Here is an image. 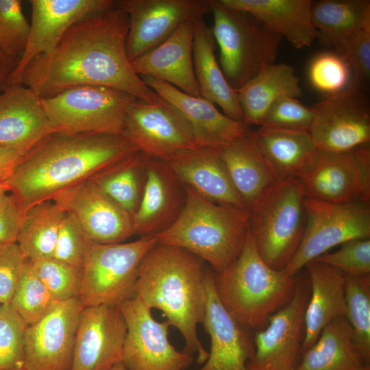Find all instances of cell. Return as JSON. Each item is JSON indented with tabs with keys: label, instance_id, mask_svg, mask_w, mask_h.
I'll return each instance as SVG.
<instances>
[{
	"label": "cell",
	"instance_id": "6da1fadb",
	"mask_svg": "<svg viewBox=\"0 0 370 370\" xmlns=\"http://www.w3.org/2000/svg\"><path fill=\"white\" fill-rule=\"evenodd\" d=\"M129 18L114 8L72 25L54 49L34 59L21 84L40 98L80 86H102L148 103L160 97L134 71L126 49Z\"/></svg>",
	"mask_w": 370,
	"mask_h": 370
},
{
	"label": "cell",
	"instance_id": "7a4b0ae2",
	"mask_svg": "<svg viewBox=\"0 0 370 370\" xmlns=\"http://www.w3.org/2000/svg\"><path fill=\"white\" fill-rule=\"evenodd\" d=\"M138 149L122 136L53 132L23 157L9 178L23 214L92 179Z\"/></svg>",
	"mask_w": 370,
	"mask_h": 370
},
{
	"label": "cell",
	"instance_id": "3957f363",
	"mask_svg": "<svg viewBox=\"0 0 370 370\" xmlns=\"http://www.w3.org/2000/svg\"><path fill=\"white\" fill-rule=\"evenodd\" d=\"M204 261L179 247L157 243L143 258L138 270L134 296L150 309L161 310L170 326L182 334L185 352L197 353V362L209 355L197 336L205 314Z\"/></svg>",
	"mask_w": 370,
	"mask_h": 370
},
{
	"label": "cell",
	"instance_id": "277c9868",
	"mask_svg": "<svg viewBox=\"0 0 370 370\" xmlns=\"http://www.w3.org/2000/svg\"><path fill=\"white\" fill-rule=\"evenodd\" d=\"M186 200L175 221L154 236L159 244L184 249L207 262L216 273L238 256L249 232L246 209L208 200L184 186Z\"/></svg>",
	"mask_w": 370,
	"mask_h": 370
},
{
	"label": "cell",
	"instance_id": "5b68a950",
	"mask_svg": "<svg viewBox=\"0 0 370 370\" xmlns=\"http://www.w3.org/2000/svg\"><path fill=\"white\" fill-rule=\"evenodd\" d=\"M295 281L296 275L288 276L264 262L249 231L236 258L214 273L215 291L226 311L243 327L259 330L291 300Z\"/></svg>",
	"mask_w": 370,
	"mask_h": 370
},
{
	"label": "cell",
	"instance_id": "8992f818",
	"mask_svg": "<svg viewBox=\"0 0 370 370\" xmlns=\"http://www.w3.org/2000/svg\"><path fill=\"white\" fill-rule=\"evenodd\" d=\"M304 198L299 179H280L247 210L256 247L275 270L287 267L301 244L306 227Z\"/></svg>",
	"mask_w": 370,
	"mask_h": 370
},
{
	"label": "cell",
	"instance_id": "52a82bcc",
	"mask_svg": "<svg viewBox=\"0 0 370 370\" xmlns=\"http://www.w3.org/2000/svg\"><path fill=\"white\" fill-rule=\"evenodd\" d=\"M211 28L219 50V63L231 87H242L275 62L282 38L251 15L212 1Z\"/></svg>",
	"mask_w": 370,
	"mask_h": 370
},
{
	"label": "cell",
	"instance_id": "ba28073f",
	"mask_svg": "<svg viewBox=\"0 0 370 370\" xmlns=\"http://www.w3.org/2000/svg\"><path fill=\"white\" fill-rule=\"evenodd\" d=\"M157 243L154 236L112 244L86 238L78 295L82 307L119 306L134 297L139 265Z\"/></svg>",
	"mask_w": 370,
	"mask_h": 370
},
{
	"label": "cell",
	"instance_id": "9c48e42d",
	"mask_svg": "<svg viewBox=\"0 0 370 370\" xmlns=\"http://www.w3.org/2000/svg\"><path fill=\"white\" fill-rule=\"evenodd\" d=\"M138 99L115 88L80 86L40 98L55 132L122 136L130 106Z\"/></svg>",
	"mask_w": 370,
	"mask_h": 370
},
{
	"label": "cell",
	"instance_id": "30bf717a",
	"mask_svg": "<svg viewBox=\"0 0 370 370\" xmlns=\"http://www.w3.org/2000/svg\"><path fill=\"white\" fill-rule=\"evenodd\" d=\"M304 204V236L294 258L283 271L291 277L334 246L370 237V204H334L306 197Z\"/></svg>",
	"mask_w": 370,
	"mask_h": 370
},
{
	"label": "cell",
	"instance_id": "8fae6325",
	"mask_svg": "<svg viewBox=\"0 0 370 370\" xmlns=\"http://www.w3.org/2000/svg\"><path fill=\"white\" fill-rule=\"evenodd\" d=\"M310 293L308 274L296 275L292 298L256 332L249 370H297L305 332V311Z\"/></svg>",
	"mask_w": 370,
	"mask_h": 370
},
{
	"label": "cell",
	"instance_id": "7c38bea8",
	"mask_svg": "<svg viewBox=\"0 0 370 370\" xmlns=\"http://www.w3.org/2000/svg\"><path fill=\"white\" fill-rule=\"evenodd\" d=\"M119 306L127 325L121 360L127 370H184L193 362L192 354L170 343L167 321H156L140 299L134 296Z\"/></svg>",
	"mask_w": 370,
	"mask_h": 370
},
{
	"label": "cell",
	"instance_id": "4fadbf2b",
	"mask_svg": "<svg viewBox=\"0 0 370 370\" xmlns=\"http://www.w3.org/2000/svg\"><path fill=\"white\" fill-rule=\"evenodd\" d=\"M304 197L334 204H370V147L343 152L319 151L300 179Z\"/></svg>",
	"mask_w": 370,
	"mask_h": 370
},
{
	"label": "cell",
	"instance_id": "5bb4252c",
	"mask_svg": "<svg viewBox=\"0 0 370 370\" xmlns=\"http://www.w3.org/2000/svg\"><path fill=\"white\" fill-rule=\"evenodd\" d=\"M138 151L167 161L182 150L197 147L190 125L173 104L137 99L130 108L122 134Z\"/></svg>",
	"mask_w": 370,
	"mask_h": 370
},
{
	"label": "cell",
	"instance_id": "9a60e30c",
	"mask_svg": "<svg viewBox=\"0 0 370 370\" xmlns=\"http://www.w3.org/2000/svg\"><path fill=\"white\" fill-rule=\"evenodd\" d=\"M311 108L309 132L319 151L343 152L369 145L370 110L361 89L351 85Z\"/></svg>",
	"mask_w": 370,
	"mask_h": 370
},
{
	"label": "cell",
	"instance_id": "2e32d148",
	"mask_svg": "<svg viewBox=\"0 0 370 370\" xmlns=\"http://www.w3.org/2000/svg\"><path fill=\"white\" fill-rule=\"evenodd\" d=\"M212 1H115V7L129 18L126 49L130 60L160 45L183 23L211 12Z\"/></svg>",
	"mask_w": 370,
	"mask_h": 370
},
{
	"label": "cell",
	"instance_id": "e0dca14e",
	"mask_svg": "<svg viewBox=\"0 0 370 370\" xmlns=\"http://www.w3.org/2000/svg\"><path fill=\"white\" fill-rule=\"evenodd\" d=\"M83 307L78 297L60 301L37 322L27 325L23 345L26 370H71Z\"/></svg>",
	"mask_w": 370,
	"mask_h": 370
},
{
	"label": "cell",
	"instance_id": "ac0fdd59",
	"mask_svg": "<svg viewBox=\"0 0 370 370\" xmlns=\"http://www.w3.org/2000/svg\"><path fill=\"white\" fill-rule=\"evenodd\" d=\"M32 22L25 51L9 76L8 85L21 84L28 64L52 51L75 23L115 6L114 0H31Z\"/></svg>",
	"mask_w": 370,
	"mask_h": 370
},
{
	"label": "cell",
	"instance_id": "d6986e66",
	"mask_svg": "<svg viewBox=\"0 0 370 370\" xmlns=\"http://www.w3.org/2000/svg\"><path fill=\"white\" fill-rule=\"evenodd\" d=\"M127 334L119 306L82 308L71 370H108L121 362Z\"/></svg>",
	"mask_w": 370,
	"mask_h": 370
},
{
	"label": "cell",
	"instance_id": "ffe728a7",
	"mask_svg": "<svg viewBox=\"0 0 370 370\" xmlns=\"http://www.w3.org/2000/svg\"><path fill=\"white\" fill-rule=\"evenodd\" d=\"M52 201L71 214L86 237L94 242L119 243L134 235L132 217L92 180L61 193Z\"/></svg>",
	"mask_w": 370,
	"mask_h": 370
},
{
	"label": "cell",
	"instance_id": "44dd1931",
	"mask_svg": "<svg viewBox=\"0 0 370 370\" xmlns=\"http://www.w3.org/2000/svg\"><path fill=\"white\" fill-rule=\"evenodd\" d=\"M186 200L184 185L165 161L148 157L138 206L132 215L134 235L156 236L180 214Z\"/></svg>",
	"mask_w": 370,
	"mask_h": 370
},
{
	"label": "cell",
	"instance_id": "7402d4cb",
	"mask_svg": "<svg viewBox=\"0 0 370 370\" xmlns=\"http://www.w3.org/2000/svg\"><path fill=\"white\" fill-rule=\"evenodd\" d=\"M203 321L210 338V350L198 370H249L254 347L245 330L220 302L214 288V273L207 269Z\"/></svg>",
	"mask_w": 370,
	"mask_h": 370
},
{
	"label": "cell",
	"instance_id": "603a6c76",
	"mask_svg": "<svg viewBox=\"0 0 370 370\" xmlns=\"http://www.w3.org/2000/svg\"><path fill=\"white\" fill-rule=\"evenodd\" d=\"M221 149V147L187 149L175 153L166 162L184 186L208 200L246 209L230 178Z\"/></svg>",
	"mask_w": 370,
	"mask_h": 370
},
{
	"label": "cell",
	"instance_id": "cb8c5ba5",
	"mask_svg": "<svg viewBox=\"0 0 370 370\" xmlns=\"http://www.w3.org/2000/svg\"><path fill=\"white\" fill-rule=\"evenodd\" d=\"M145 84L159 97L175 106L185 116L197 147H223L238 139L249 129L233 120L201 97L188 95L164 81L141 76Z\"/></svg>",
	"mask_w": 370,
	"mask_h": 370
},
{
	"label": "cell",
	"instance_id": "d4e9b609",
	"mask_svg": "<svg viewBox=\"0 0 370 370\" xmlns=\"http://www.w3.org/2000/svg\"><path fill=\"white\" fill-rule=\"evenodd\" d=\"M193 21L181 24L163 42L131 62L135 73L164 81L181 91L201 97L193 58Z\"/></svg>",
	"mask_w": 370,
	"mask_h": 370
},
{
	"label": "cell",
	"instance_id": "484cf974",
	"mask_svg": "<svg viewBox=\"0 0 370 370\" xmlns=\"http://www.w3.org/2000/svg\"><path fill=\"white\" fill-rule=\"evenodd\" d=\"M53 132L40 97L32 89L17 84L0 92V145L29 151Z\"/></svg>",
	"mask_w": 370,
	"mask_h": 370
},
{
	"label": "cell",
	"instance_id": "4316f807",
	"mask_svg": "<svg viewBox=\"0 0 370 370\" xmlns=\"http://www.w3.org/2000/svg\"><path fill=\"white\" fill-rule=\"evenodd\" d=\"M230 9L247 13L293 47L311 46L317 33L311 16L312 0H219Z\"/></svg>",
	"mask_w": 370,
	"mask_h": 370
},
{
	"label": "cell",
	"instance_id": "83f0119b",
	"mask_svg": "<svg viewBox=\"0 0 370 370\" xmlns=\"http://www.w3.org/2000/svg\"><path fill=\"white\" fill-rule=\"evenodd\" d=\"M310 293L305 311V332L301 354L317 341L323 328L345 317V275L338 269L312 260L305 267Z\"/></svg>",
	"mask_w": 370,
	"mask_h": 370
},
{
	"label": "cell",
	"instance_id": "f1b7e54d",
	"mask_svg": "<svg viewBox=\"0 0 370 370\" xmlns=\"http://www.w3.org/2000/svg\"><path fill=\"white\" fill-rule=\"evenodd\" d=\"M221 151L230 178L247 210L280 180L249 127L242 136L221 147Z\"/></svg>",
	"mask_w": 370,
	"mask_h": 370
},
{
	"label": "cell",
	"instance_id": "f546056e",
	"mask_svg": "<svg viewBox=\"0 0 370 370\" xmlns=\"http://www.w3.org/2000/svg\"><path fill=\"white\" fill-rule=\"evenodd\" d=\"M214 49L215 41L211 28L203 18L194 20L193 58L200 96L219 106L229 118L243 123L237 93L227 82Z\"/></svg>",
	"mask_w": 370,
	"mask_h": 370
},
{
	"label": "cell",
	"instance_id": "4dcf8cb0",
	"mask_svg": "<svg viewBox=\"0 0 370 370\" xmlns=\"http://www.w3.org/2000/svg\"><path fill=\"white\" fill-rule=\"evenodd\" d=\"M254 136L280 179H300L319 153L309 132L262 125L254 131Z\"/></svg>",
	"mask_w": 370,
	"mask_h": 370
},
{
	"label": "cell",
	"instance_id": "1f68e13d",
	"mask_svg": "<svg viewBox=\"0 0 370 370\" xmlns=\"http://www.w3.org/2000/svg\"><path fill=\"white\" fill-rule=\"evenodd\" d=\"M247 126H261L271 106L283 97L302 95L299 79L293 68L282 63H272L236 90Z\"/></svg>",
	"mask_w": 370,
	"mask_h": 370
},
{
	"label": "cell",
	"instance_id": "d6a6232c",
	"mask_svg": "<svg viewBox=\"0 0 370 370\" xmlns=\"http://www.w3.org/2000/svg\"><path fill=\"white\" fill-rule=\"evenodd\" d=\"M311 16L317 38L334 47L338 53L352 38L370 25V1H312Z\"/></svg>",
	"mask_w": 370,
	"mask_h": 370
},
{
	"label": "cell",
	"instance_id": "836d02e7",
	"mask_svg": "<svg viewBox=\"0 0 370 370\" xmlns=\"http://www.w3.org/2000/svg\"><path fill=\"white\" fill-rule=\"evenodd\" d=\"M302 355L297 370H363L367 365L354 342L352 329L345 317L326 325Z\"/></svg>",
	"mask_w": 370,
	"mask_h": 370
},
{
	"label": "cell",
	"instance_id": "e575fe53",
	"mask_svg": "<svg viewBox=\"0 0 370 370\" xmlns=\"http://www.w3.org/2000/svg\"><path fill=\"white\" fill-rule=\"evenodd\" d=\"M65 211L53 201L38 204L23 215L16 243L27 260L52 258Z\"/></svg>",
	"mask_w": 370,
	"mask_h": 370
},
{
	"label": "cell",
	"instance_id": "d590c367",
	"mask_svg": "<svg viewBox=\"0 0 370 370\" xmlns=\"http://www.w3.org/2000/svg\"><path fill=\"white\" fill-rule=\"evenodd\" d=\"M148 157L136 151L91 179L105 195L132 217L141 198Z\"/></svg>",
	"mask_w": 370,
	"mask_h": 370
},
{
	"label": "cell",
	"instance_id": "8d00e7d4",
	"mask_svg": "<svg viewBox=\"0 0 370 370\" xmlns=\"http://www.w3.org/2000/svg\"><path fill=\"white\" fill-rule=\"evenodd\" d=\"M347 318L354 342L367 363L370 359V275H345Z\"/></svg>",
	"mask_w": 370,
	"mask_h": 370
},
{
	"label": "cell",
	"instance_id": "74e56055",
	"mask_svg": "<svg viewBox=\"0 0 370 370\" xmlns=\"http://www.w3.org/2000/svg\"><path fill=\"white\" fill-rule=\"evenodd\" d=\"M59 302L39 279L32 262L27 259L10 304L29 325L41 319Z\"/></svg>",
	"mask_w": 370,
	"mask_h": 370
},
{
	"label": "cell",
	"instance_id": "f35d334b",
	"mask_svg": "<svg viewBox=\"0 0 370 370\" xmlns=\"http://www.w3.org/2000/svg\"><path fill=\"white\" fill-rule=\"evenodd\" d=\"M308 75L313 88L327 96L337 94L352 85V75L349 64L334 52L317 55L309 64Z\"/></svg>",
	"mask_w": 370,
	"mask_h": 370
},
{
	"label": "cell",
	"instance_id": "ab89813d",
	"mask_svg": "<svg viewBox=\"0 0 370 370\" xmlns=\"http://www.w3.org/2000/svg\"><path fill=\"white\" fill-rule=\"evenodd\" d=\"M29 31L22 1L0 0V51L18 62L25 51Z\"/></svg>",
	"mask_w": 370,
	"mask_h": 370
},
{
	"label": "cell",
	"instance_id": "60d3db41",
	"mask_svg": "<svg viewBox=\"0 0 370 370\" xmlns=\"http://www.w3.org/2000/svg\"><path fill=\"white\" fill-rule=\"evenodd\" d=\"M27 323L9 304L0 306V370L23 367Z\"/></svg>",
	"mask_w": 370,
	"mask_h": 370
},
{
	"label": "cell",
	"instance_id": "b9f144b4",
	"mask_svg": "<svg viewBox=\"0 0 370 370\" xmlns=\"http://www.w3.org/2000/svg\"><path fill=\"white\" fill-rule=\"evenodd\" d=\"M30 261L39 279L56 299L61 301L78 297L81 270L53 257Z\"/></svg>",
	"mask_w": 370,
	"mask_h": 370
},
{
	"label": "cell",
	"instance_id": "7bdbcfd3",
	"mask_svg": "<svg viewBox=\"0 0 370 370\" xmlns=\"http://www.w3.org/2000/svg\"><path fill=\"white\" fill-rule=\"evenodd\" d=\"M333 253H325L316 259L330 265L346 276L370 275V239L357 238L341 245Z\"/></svg>",
	"mask_w": 370,
	"mask_h": 370
},
{
	"label": "cell",
	"instance_id": "ee69618b",
	"mask_svg": "<svg viewBox=\"0 0 370 370\" xmlns=\"http://www.w3.org/2000/svg\"><path fill=\"white\" fill-rule=\"evenodd\" d=\"M312 121L311 107L304 105L297 98L283 97L271 106L262 125L309 132Z\"/></svg>",
	"mask_w": 370,
	"mask_h": 370
},
{
	"label": "cell",
	"instance_id": "f6af8a7d",
	"mask_svg": "<svg viewBox=\"0 0 370 370\" xmlns=\"http://www.w3.org/2000/svg\"><path fill=\"white\" fill-rule=\"evenodd\" d=\"M86 238L76 219L66 212L60 226L53 258L82 271Z\"/></svg>",
	"mask_w": 370,
	"mask_h": 370
},
{
	"label": "cell",
	"instance_id": "bcb514c9",
	"mask_svg": "<svg viewBox=\"0 0 370 370\" xmlns=\"http://www.w3.org/2000/svg\"><path fill=\"white\" fill-rule=\"evenodd\" d=\"M338 54L350 67L352 85L362 90L370 76V25L352 38Z\"/></svg>",
	"mask_w": 370,
	"mask_h": 370
},
{
	"label": "cell",
	"instance_id": "7dc6e473",
	"mask_svg": "<svg viewBox=\"0 0 370 370\" xmlns=\"http://www.w3.org/2000/svg\"><path fill=\"white\" fill-rule=\"evenodd\" d=\"M27 258L16 243L0 245V304H9Z\"/></svg>",
	"mask_w": 370,
	"mask_h": 370
},
{
	"label": "cell",
	"instance_id": "c3c4849f",
	"mask_svg": "<svg viewBox=\"0 0 370 370\" xmlns=\"http://www.w3.org/2000/svg\"><path fill=\"white\" fill-rule=\"evenodd\" d=\"M23 215L10 194L0 198V245L16 243Z\"/></svg>",
	"mask_w": 370,
	"mask_h": 370
},
{
	"label": "cell",
	"instance_id": "681fc988",
	"mask_svg": "<svg viewBox=\"0 0 370 370\" xmlns=\"http://www.w3.org/2000/svg\"><path fill=\"white\" fill-rule=\"evenodd\" d=\"M29 151L0 145V173H12Z\"/></svg>",
	"mask_w": 370,
	"mask_h": 370
},
{
	"label": "cell",
	"instance_id": "f907efd6",
	"mask_svg": "<svg viewBox=\"0 0 370 370\" xmlns=\"http://www.w3.org/2000/svg\"><path fill=\"white\" fill-rule=\"evenodd\" d=\"M17 62L0 51V90L2 91L7 86L10 75L15 67Z\"/></svg>",
	"mask_w": 370,
	"mask_h": 370
},
{
	"label": "cell",
	"instance_id": "816d5d0a",
	"mask_svg": "<svg viewBox=\"0 0 370 370\" xmlns=\"http://www.w3.org/2000/svg\"><path fill=\"white\" fill-rule=\"evenodd\" d=\"M12 173H0V198L10 191L9 178Z\"/></svg>",
	"mask_w": 370,
	"mask_h": 370
},
{
	"label": "cell",
	"instance_id": "f5cc1de1",
	"mask_svg": "<svg viewBox=\"0 0 370 370\" xmlns=\"http://www.w3.org/2000/svg\"><path fill=\"white\" fill-rule=\"evenodd\" d=\"M108 370H127L122 362H119Z\"/></svg>",
	"mask_w": 370,
	"mask_h": 370
},
{
	"label": "cell",
	"instance_id": "db71d44e",
	"mask_svg": "<svg viewBox=\"0 0 370 370\" xmlns=\"http://www.w3.org/2000/svg\"><path fill=\"white\" fill-rule=\"evenodd\" d=\"M363 370H370L369 365H366Z\"/></svg>",
	"mask_w": 370,
	"mask_h": 370
},
{
	"label": "cell",
	"instance_id": "11a10c76",
	"mask_svg": "<svg viewBox=\"0 0 370 370\" xmlns=\"http://www.w3.org/2000/svg\"><path fill=\"white\" fill-rule=\"evenodd\" d=\"M12 370H26V369L24 367H21L18 369H12Z\"/></svg>",
	"mask_w": 370,
	"mask_h": 370
},
{
	"label": "cell",
	"instance_id": "9f6ffc18",
	"mask_svg": "<svg viewBox=\"0 0 370 370\" xmlns=\"http://www.w3.org/2000/svg\"><path fill=\"white\" fill-rule=\"evenodd\" d=\"M1 306V305L0 304V306Z\"/></svg>",
	"mask_w": 370,
	"mask_h": 370
}]
</instances>
